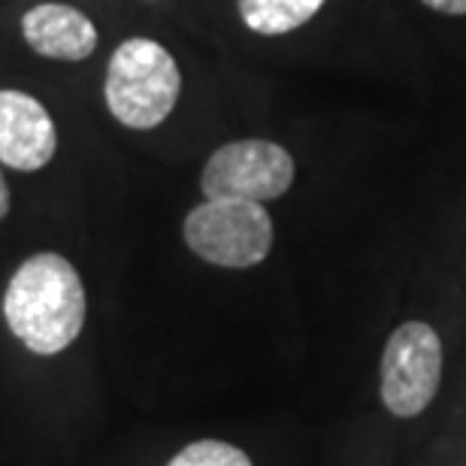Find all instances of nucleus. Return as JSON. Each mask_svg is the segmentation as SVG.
<instances>
[{"mask_svg": "<svg viewBox=\"0 0 466 466\" xmlns=\"http://www.w3.org/2000/svg\"><path fill=\"white\" fill-rule=\"evenodd\" d=\"M22 36L36 55L52 61H86L97 49L95 22L67 4H40L27 9Z\"/></svg>", "mask_w": 466, "mask_h": 466, "instance_id": "7", "label": "nucleus"}, {"mask_svg": "<svg viewBox=\"0 0 466 466\" xmlns=\"http://www.w3.org/2000/svg\"><path fill=\"white\" fill-rule=\"evenodd\" d=\"M328 0H237L239 18L260 36H282L303 27Z\"/></svg>", "mask_w": 466, "mask_h": 466, "instance_id": "8", "label": "nucleus"}, {"mask_svg": "<svg viewBox=\"0 0 466 466\" xmlns=\"http://www.w3.org/2000/svg\"><path fill=\"white\" fill-rule=\"evenodd\" d=\"M442 339L433 324L403 321L385 339L379 360V397L388 415L418 418L431 409L442 385Z\"/></svg>", "mask_w": 466, "mask_h": 466, "instance_id": "4", "label": "nucleus"}, {"mask_svg": "<svg viewBox=\"0 0 466 466\" xmlns=\"http://www.w3.org/2000/svg\"><path fill=\"white\" fill-rule=\"evenodd\" d=\"M167 466H255L251 458L225 440H198L173 454Z\"/></svg>", "mask_w": 466, "mask_h": 466, "instance_id": "9", "label": "nucleus"}, {"mask_svg": "<svg viewBox=\"0 0 466 466\" xmlns=\"http://www.w3.org/2000/svg\"><path fill=\"white\" fill-rule=\"evenodd\" d=\"M58 134L40 100L25 91H0V164L36 173L55 157Z\"/></svg>", "mask_w": 466, "mask_h": 466, "instance_id": "6", "label": "nucleus"}, {"mask_svg": "<svg viewBox=\"0 0 466 466\" xmlns=\"http://www.w3.org/2000/svg\"><path fill=\"white\" fill-rule=\"evenodd\" d=\"M185 246L200 260L225 269H248L273 251V218L264 203L203 200L185 216Z\"/></svg>", "mask_w": 466, "mask_h": 466, "instance_id": "3", "label": "nucleus"}, {"mask_svg": "<svg viewBox=\"0 0 466 466\" xmlns=\"http://www.w3.org/2000/svg\"><path fill=\"white\" fill-rule=\"evenodd\" d=\"M182 91L179 64L161 43L134 36L113 52L106 67V106L130 130H152L176 109Z\"/></svg>", "mask_w": 466, "mask_h": 466, "instance_id": "2", "label": "nucleus"}, {"mask_svg": "<svg viewBox=\"0 0 466 466\" xmlns=\"http://www.w3.org/2000/svg\"><path fill=\"white\" fill-rule=\"evenodd\" d=\"M9 216V185L4 179V173H0V221Z\"/></svg>", "mask_w": 466, "mask_h": 466, "instance_id": "11", "label": "nucleus"}, {"mask_svg": "<svg viewBox=\"0 0 466 466\" xmlns=\"http://www.w3.org/2000/svg\"><path fill=\"white\" fill-rule=\"evenodd\" d=\"M421 4L442 15H466V0H421Z\"/></svg>", "mask_w": 466, "mask_h": 466, "instance_id": "10", "label": "nucleus"}, {"mask_svg": "<svg viewBox=\"0 0 466 466\" xmlns=\"http://www.w3.org/2000/svg\"><path fill=\"white\" fill-rule=\"evenodd\" d=\"M86 285L76 267L55 251L27 258L6 285L4 319L34 354L49 358L70 349L86 328Z\"/></svg>", "mask_w": 466, "mask_h": 466, "instance_id": "1", "label": "nucleus"}, {"mask_svg": "<svg viewBox=\"0 0 466 466\" xmlns=\"http://www.w3.org/2000/svg\"><path fill=\"white\" fill-rule=\"evenodd\" d=\"M297 167L273 139H233L209 155L200 176L207 200H279L294 185Z\"/></svg>", "mask_w": 466, "mask_h": 466, "instance_id": "5", "label": "nucleus"}]
</instances>
